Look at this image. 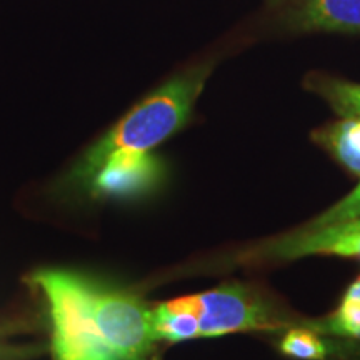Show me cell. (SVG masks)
<instances>
[{"mask_svg":"<svg viewBox=\"0 0 360 360\" xmlns=\"http://www.w3.org/2000/svg\"><path fill=\"white\" fill-rule=\"evenodd\" d=\"M310 255H337L360 259V219L323 227H304L285 236L270 238L242 255L247 262H285Z\"/></svg>","mask_w":360,"mask_h":360,"instance_id":"obj_5","label":"cell"},{"mask_svg":"<svg viewBox=\"0 0 360 360\" xmlns=\"http://www.w3.org/2000/svg\"><path fill=\"white\" fill-rule=\"evenodd\" d=\"M85 297L107 345L122 360H143L154 349L150 309L139 297L82 276Z\"/></svg>","mask_w":360,"mask_h":360,"instance_id":"obj_4","label":"cell"},{"mask_svg":"<svg viewBox=\"0 0 360 360\" xmlns=\"http://www.w3.org/2000/svg\"><path fill=\"white\" fill-rule=\"evenodd\" d=\"M210 75V67L184 72L143 98L101 141L89 148L72 179L87 184L107 157L120 150L148 152L187 124L197 97Z\"/></svg>","mask_w":360,"mask_h":360,"instance_id":"obj_1","label":"cell"},{"mask_svg":"<svg viewBox=\"0 0 360 360\" xmlns=\"http://www.w3.org/2000/svg\"><path fill=\"white\" fill-rule=\"evenodd\" d=\"M150 326L155 340L184 342L200 337L199 319L191 312L174 309L169 302L150 309Z\"/></svg>","mask_w":360,"mask_h":360,"instance_id":"obj_9","label":"cell"},{"mask_svg":"<svg viewBox=\"0 0 360 360\" xmlns=\"http://www.w3.org/2000/svg\"><path fill=\"white\" fill-rule=\"evenodd\" d=\"M359 340H360V339H359Z\"/></svg>","mask_w":360,"mask_h":360,"instance_id":"obj_16","label":"cell"},{"mask_svg":"<svg viewBox=\"0 0 360 360\" xmlns=\"http://www.w3.org/2000/svg\"><path fill=\"white\" fill-rule=\"evenodd\" d=\"M342 119H360V84L344 82L337 79H317L310 82Z\"/></svg>","mask_w":360,"mask_h":360,"instance_id":"obj_11","label":"cell"},{"mask_svg":"<svg viewBox=\"0 0 360 360\" xmlns=\"http://www.w3.org/2000/svg\"><path fill=\"white\" fill-rule=\"evenodd\" d=\"M354 219H360V184L349 195H345L344 199L332 205L330 209H327L326 212L315 217L305 227H323V225L345 222V220Z\"/></svg>","mask_w":360,"mask_h":360,"instance_id":"obj_13","label":"cell"},{"mask_svg":"<svg viewBox=\"0 0 360 360\" xmlns=\"http://www.w3.org/2000/svg\"><path fill=\"white\" fill-rule=\"evenodd\" d=\"M169 304L195 315L204 339L236 332H276L292 326L281 310L242 283H224L202 294L169 300Z\"/></svg>","mask_w":360,"mask_h":360,"instance_id":"obj_3","label":"cell"},{"mask_svg":"<svg viewBox=\"0 0 360 360\" xmlns=\"http://www.w3.org/2000/svg\"><path fill=\"white\" fill-rule=\"evenodd\" d=\"M322 146L349 172L360 177V119H342L314 134Z\"/></svg>","mask_w":360,"mask_h":360,"instance_id":"obj_7","label":"cell"},{"mask_svg":"<svg viewBox=\"0 0 360 360\" xmlns=\"http://www.w3.org/2000/svg\"><path fill=\"white\" fill-rule=\"evenodd\" d=\"M304 17L315 29L360 32V0H310Z\"/></svg>","mask_w":360,"mask_h":360,"instance_id":"obj_8","label":"cell"},{"mask_svg":"<svg viewBox=\"0 0 360 360\" xmlns=\"http://www.w3.org/2000/svg\"><path fill=\"white\" fill-rule=\"evenodd\" d=\"M328 347V359L335 360H360L359 339H339V337H326Z\"/></svg>","mask_w":360,"mask_h":360,"instance_id":"obj_14","label":"cell"},{"mask_svg":"<svg viewBox=\"0 0 360 360\" xmlns=\"http://www.w3.org/2000/svg\"><path fill=\"white\" fill-rule=\"evenodd\" d=\"M302 326L312 328L323 337L339 339H360V302L342 299L340 307L334 314L322 319L305 321Z\"/></svg>","mask_w":360,"mask_h":360,"instance_id":"obj_10","label":"cell"},{"mask_svg":"<svg viewBox=\"0 0 360 360\" xmlns=\"http://www.w3.org/2000/svg\"><path fill=\"white\" fill-rule=\"evenodd\" d=\"M162 165L148 152L120 150L107 157L85 186L98 195L135 197L157 187Z\"/></svg>","mask_w":360,"mask_h":360,"instance_id":"obj_6","label":"cell"},{"mask_svg":"<svg viewBox=\"0 0 360 360\" xmlns=\"http://www.w3.org/2000/svg\"><path fill=\"white\" fill-rule=\"evenodd\" d=\"M281 354L297 360H327L328 347L323 335L309 327H292L278 340Z\"/></svg>","mask_w":360,"mask_h":360,"instance_id":"obj_12","label":"cell"},{"mask_svg":"<svg viewBox=\"0 0 360 360\" xmlns=\"http://www.w3.org/2000/svg\"><path fill=\"white\" fill-rule=\"evenodd\" d=\"M32 282L49 304L53 360H122L102 337L80 274L44 269L34 274Z\"/></svg>","mask_w":360,"mask_h":360,"instance_id":"obj_2","label":"cell"},{"mask_svg":"<svg viewBox=\"0 0 360 360\" xmlns=\"http://www.w3.org/2000/svg\"><path fill=\"white\" fill-rule=\"evenodd\" d=\"M344 299L357 300V302H360V277L357 278V281H354L352 283H350L349 289L345 290Z\"/></svg>","mask_w":360,"mask_h":360,"instance_id":"obj_15","label":"cell"}]
</instances>
